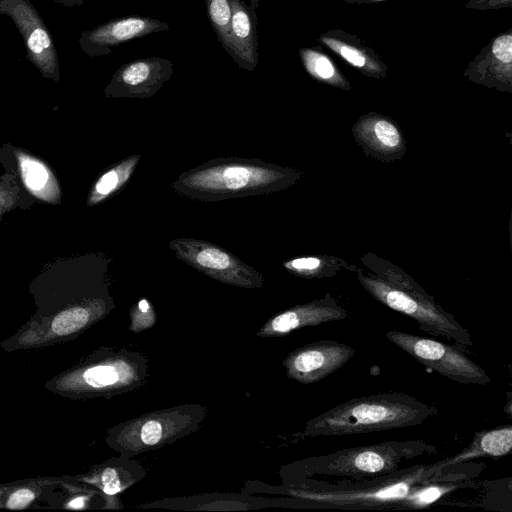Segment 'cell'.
Segmentation results:
<instances>
[{
	"instance_id": "6da1fadb",
	"label": "cell",
	"mask_w": 512,
	"mask_h": 512,
	"mask_svg": "<svg viewBox=\"0 0 512 512\" xmlns=\"http://www.w3.org/2000/svg\"><path fill=\"white\" fill-rule=\"evenodd\" d=\"M302 171L260 159L221 157L182 172L171 184L178 195L201 202L271 194L288 189Z\"/></svg>"
},
{
	"instance_id": "7a4b0ae2",
	"label": "cell",
	"mask_w": 512,
	"mask_h": 512,
	"mask_svg": "<svg viewBox=\"0 0 512 512\" xmlns=\"http://www.w3.org/2000/svg\"><path fill=\"white\" fill-rule=\"evenodd\" d=\"M434 463L398 469L388 475L364 480H309L288 489V494L319 508L401 509V500L417 484L449 479Z\"/></svg>"
},
{
	"instance_id": "3957f363",
	"label": "cell",
	"mask_w": 512,
	"mask_h": 512,
	"mask_svg": "<svg viewBox=\"0 0 512 512\" xmlns=\"http://www.w3.org/2000/svg\"><path fill=\"white\" fill-rule=\"evenodd\" d=\"M438 409L401 393L352 398L310 419L306 436H339L379 432L422 424Z\"/></svg>"
},
{
	"instance_id": "277c9868",
	"label": "cell",
	"mask_w": 512,
	"mask_h": 512,
	"mask_svg": "<svg viewBox=\"0 0 512 512\" xmlns=\"http://www.w3.org/2000/svg\"><path fill=\"white\" fill-rule=\"evenodd\" d=\"M436 453V446L423 440H390L311 457L301 467L304 478L324 476L356 481L388 475L397 471L403 461Z\"/></svg>"
},
{
	"instance_id": "5b68a950",
	"label": "cell",
	"mask_w": 512,
	"mask_h": 512,
	"mask_svg": "<svg viewBox=\"0 0 512 512\" xmlns=\"http://www.w3.org/2000/svg\"><path fill=\"white\" fill-rule=\"evenodd\" d=\"M205 408L184 405L142 415L114 428L110 440L114 449L127 456L160 448L197 429Z\"/></svg>"
},
{
	"instance_id": "8992f818",
	"label": "cell",
	"mask_w": 512,
	"mask_h": 512,
	"mask_svg": "<svg viewBox=\"0 0 512 512\" xmlns=\"http://www.w3.org/2000/svg\"><path fill=\"white\" fill-rule=\"evenodd\" d=\"M355 274L362 287L375 300L412 318L421 330L434 336L452 339L465 347L473 345L468 330L437 304L434 298L428 299L402 290L373 273L365 274L360 268H357Z\"/></svg>"
},
{
	"instance_id": "52a82bcc",
	"label": "cell",
	"mask_w": 512,
	"mask_h": 512,
	"mask_svg": "<svg viewBox=\"0 0 512 512\" xmlns=\"http://www.w3.org/2000/svg\"><path fill=\"white\" fill-rule=\"evenodd\" d=\"M387 339L420 364L461 384L487 385L485 370L472 361L461 344H446L431 338L402 331L386 332Z\"/></svg>"
},
{
	"instance_id": "ba28073f",
	"label": "cell",
	"mask_w": 512,
	"mask_h": 512,
	"mask_svg": "<svg viewBox=\"0 0 512 512\" xmlns=\"http://www.w3.org/2000/svg\"><path fill=\"white\" fill-rule=\"evenodd\" d=\"M176 257L221 283L248 289L262 288L263 275L223 247L190 237L169 242Z\"/></svg>"
},
{
	"instance_id": "9c48e42d",
	"label": "cell",
	"mask_w": 512,
	"mask_h": 512,
	"mask_svg": "<svg viewBox=\"0 0 512 512\" xmlns=\"http://www.w3.org/2000/svg\"><path fill=\"white\" fill-rule=\"evenodd\" d=\"M147 374L146 360L132 352H119L75 372L68 386L89 393H117L139 386Z\"/></svg>"
},
{
	"instance_id": "30bf717a",
	"label": "cell",
	"mask_w": 512,
	"mask_h": 512,
	"mask_svg": "<svg viewBox=\"0 0 512 512\" xmlns=\"http://www.w3.org/2000/svg\"><path fill=\"white\" fill-rule=\"evenodd\" d=\"M8 16L24 41L26 57L45 78L59 80L56 45L43 18L29 0H0V16Z\"/></svg>"
},
{
	"instance_id": "8fae6325",
	"label": "cell",
	"mask_w": 512,
	"mask_h": 512,
	"mask_svg": "<svg viewBox=\"0 0 512 512\" xmlns=\"http://www.w3.org/2000/svg\"><path fill=\"white\" fill-rule=\"evenodd\" d=\"M354 354V348L347 344L319 340L290 352L283 365L289 379L314 384L342 368Z\"/></svg>"
},
{
	"instance_id": "7c38bea8",
	"label": "cell",
	"mask_w": 512,
	"mask_h": 512,
	"mask_svg": "<svg viewBox=\"0 0 512 512\" xmlns=\"http://www.w3.org/2000/svg\"><path fill=\"white\" fill-rule=\"evenodd\" d=\"M173 74L172 61L145 57L121 65L105 88L109 97L146 99L152 97Z\"/></svg>"
},
{
	"instance_id": "4fadbf2b",
	"label": "cell",
	"mask_w": 512,
	"mask_h": 512,
	"mask_svg": "<svg viewBox=\"0 0 512 512\" xmlns=\"http://www.w3.org/2000/svg\"><path fill=\"white\" fill-rule=\"evenodd\" d=\"M169 30V25L159 19L130 15L111 19L91 30L83 31L79 37V46L91 58L106 56L111 54L112 48L120 44Z\"/></svg>"
},
{
	"instance_id": "5bb4252c",
	"label": "cell",
	"mask_w": 512,
	"mask_h": 512,
	"mask_svg": "<svg viewBox=\"0 0 512 512\" xmlns=\"http://www.w3.org/2000/svg\"><path fill=\"white\" fill-rule=\"evenodd\" d=\"M468 81L512 93V29L494 36L463 69Z\"/></svg>"
},
{
	"instance_id": "9a60e30c",
	"label": "cell",
	"mask_w": 512,
	"mask_h": 512,
	"mask_svg": "<svg viewBox=\"0 0 512 512\" xmlns=\"http://www.w3.org/2000/svg\"><path fill=\"white\" fill-rule=\"evenodd\" d=\"M352 136L366 156L383 163L401 159L407 150L398 124L381 113L372 111L360 116L352 127Z\"/></svg>"
},
{
	"instance_id": "2e32d148",
	"label": "cell",
	"mask_w": 512,
	"mask_h": 512,
	"mask_svg": "<svg viewBox=\"0 0 512 512\" xmlns=\"http://www.w3.org/2000/svg\"><path fill=\"white\" fill-rule=\"evenodd\" d=\"M348 312L330 293L323 298L295 305L270 318L257 332L259 337H282L292 331L343 320Z\"/></svg>"
},
{
	"instance_id": "e0dca14e",
	"label": "cell",
	"mask_w": 512,
	"mask_h": 512,
	"mask_svg": "<svg viewBox=\"0 0 512 512\" xmlns=\"http://www.w3.org/2000/svg\"><path fill=\"white\" fill-rule=\"evenodd\" d=\"M316 41L356 68L362 75L378 80L387 77L388 66L361 38L341 29H329Z\"/></svg>"
},
{
	"instance_id": "ac0fdd59",
	"label": "cell",
	"mask_w": 512,
	"mask_h": 512,
	"mask_svg": "<svg viewBox=\"0 0 512 512\" xmlns=\"http://www.w3.org/2000/svg\"><path fill=\"white\" fill-rule=\"evenodd\" d=\"M258 0L247 5L243 0H230V43L228 54L238 66L252 72L259 63L257 16Z\"/></svg>"
},
{
	"instance_id": "d6986e66",
	"label": "cell",
	"mask_w": 512,
	"mask_h": 512,
	"mask_svg": "<svg viewBox=\"0 0 512 512\" xmlns=\"http://www.w3.org/2000/svg\"><path fill=\"white\" fill-rule=\"evenodd\" d=\"M512 449V425L476 431L471 443L455 455L434 463L440 469L480 457L494 460L510 453Z\"/></svg>"
},
{
	"instance_id": "ffe728a7",
	"label": "cell",
	"mask_w": 512,
	"mask_h": 512,
	"mask_svg": "<svg viewBox=\"0 0 512 512\" xmlns=\"http://www.w3.org/2000/svg\"><path fill=\"white\" fill-rule=\"evenodd\" d=\"M283 267L289 273L305 279L331 278L341 270L355 273L358 268L345 259L323 254L292 258L283 262Z\"/></svg>"
},
{
	"instance_id": "44dd1931",
	"label": "cell",
	"mask_w": 512,
	"mask_h": 512,
	"mask_svg": "<svg viewBox=\"0 0 512 512\" xmlns=\"http://www.w3.org/2000/svg\"><path fill=\"white\" fill-rule=\"evenodd\" d=\"M299 57L306 72L317 82L346 91L352 89L345 75L321 49L301 48Z\"/></svg>"
},
{
	"instance_id": "7402d4cb",
	"label": "cell",
	"mask_w": 512,
	"mask_h": 512,
	"mask_svg": "<svg viewBox=\"0 0 512 512\" xmlns=\"http://www.w3.org/2000/svg\"><path fill=\"white\" fill-rule=\"evenodd\" d=\"M360 260L362 264L371 271V273L392 285L420 297L428 299L434 298L432 295L428 294L410 275L391 261L381 258L372 252L365 253Z\"/></svg>"
},
{
	"instance_id": "603a6c76",
	"label": "cell",
	"mask_w": 512,
	"mask_h": 512,
	"mask_svg": "<svg viewBox=\"0 0 512 512\" xmlns=\"http://www.w3.org/2000/svg\"><path fill=\"white\" fill-rule=\"evenodd\" d=\"M460 479L430 480L415 485L401 500V509L426 508L438 501L447 493H450L468 483L460 482Z\"/></svg>"
},
{
	"instance_id": "cb8c5ba5",
	"label": "cell",
	"mask_w": 512,
	"mask_h": 512,
	"mask_svg": "<svg viewBox=\"0 0 512 512\" xmlns=\"http://www.w3.org/2000/svg\"><path fill=\"white\" fill-rule=\"evenodd\" d=\"M141 155H130L121 160L97 180L91 198V203H97L120 190L133 175Z\"/></svg>"
},
{
	"instance_id": "d4e9b609",
	"label": "cell",
	"mask_w": 512,
	"mask_h": 512,
	"mask_svg": "<svg viewBox=\"0 0 512 512\" xmlns=\"http://www.w3.org/2000/svg\"><path fill=\"white\" fill-rule=\"evenodd\" d=\"M206 12L218 41L228 53L230 43V0H204Z\"/></svg>"
},
{
	"instance_id": "484cf974",
	"label": "cell",
	"mask_w": 512,
	"mask_h": 512,
	"mask_svg": "<svg viewBox=\"0 0 512 512\" xmlns=\"http://www.w3.org/2000/svg\"><path fill=\"white\" fill-rule=\"evenodd\" d=\"M93 319L94 314L90 309L73 307L56 315L50 328L55 335L66 336L85 328Z\"/></svg>"
},
{
	"instance_id": "4316f807",
	"label": "cell",
	"mask_w": 512,
	"mask_h": 512,
	"mask_svg": "<svg viewBox=\"0 0 512 512\" xmlns=\"http://www.w3.org/2000/svg\"><path fill=\"white\" fill-rule=\"evenodd\" d=\"M95 482L105 494L110 496L118 494L133 483L132 477H124L123 469L116 466L103 468Z\"/></svg>"
},
{
	"instance_id": "83f0119b",
	"label": "cell",
	"mask_w": 512,
	"mask_h": 512,
	"mask_svg": "<svg viewBox=\"0 0 512 512\" xmlns=\"http://www.w3.org/2000/svg\"><path fill=\"white\" fill-rule=\"evenodd\" d=\"M20 166L25 184L30 189L40 190L46 185L48 171L41 163L27 157H21Z\"/></svg>"
},
{
	"instance_id": "f1b7e54d",
	"label": "cell",
	"mask_w": 512,
	"mask_h": 512,
	"mask_svg": "<svg viewBox=\"0 0 512 512\" xmlns=\"http://www.w3.org/2000/svg\"><path fill=\"white\" fill-rule=\"evenodd\" d=\"M156 321L155 312L146 299H141L131 309V326L134 332H139L151 327Z\"/></svg>"
},
{
	"instance_id": "f546056e",
	"label": "cell",
	"mask_w": 512,
	"mask_h": 512,
	"mask_svg": "<svg viewBox=\"0 0 512 512\" xmlns=\"http://www.w3.org/2000/svg\"><path fill=\"white\" fill-rule=\"evenodd\" d=\"M35 498V493L29 488H19L13 491L5 501V506L11 509H22Z\"/></svg>"
},
{
	"instance_id": "4dcf8cb0",
	"label": "cell",
	"mask_w": 512,
	"mask_h": 512,
	"mask_svg": "<svg viewBox=\"0 0 512 512\" xmlns=\"http://www.w3.org/2000/svg\"><path fill=\"white\" fill-rule=\"evenodd\" d=\"M512 7V0H467L464 4L465 9L473 10H496L508 9Z\"/></svg>"
},
{
	"instance_id": "1f68e13d",
	"label": "cell",
	"mask_w": 512,
	"mask_h": 512,
	"mask_svg": "<svg viewBox=\"0 0 512 512\" xmlns=\"http://www.w3.org/2000/svg\"><path fill=\"white\" fill-rule=\"evenodd\" d=\"M85 506V499L83 497H76L69 502L68 507L73 509H81Z\"/></svg>"
},
{
	"instance_id": "d6a6232c",
	"label": "cell",
	"mask_w": 512,
	"mask_h": 512,
	"mask_svg": "<svg viewBox=\"0 0 512 512\" xmlns=\"http://www.w3.org/2000/svg\"><path fill=\"white\" fill-rule=\"evenodd\" d=\"M56 3L63 4L67 7L81 6L84 3V0H53Z\"/></svg>"
},
{
	"instance_id": "836d02e7",
	"label": "cell",
	"mask_w": 512,
	"mask_h": 512,
	"mask_svg": "<svg viewBox=\"0 0 512 512\" xmlns=\"http://www.w3.org/2000/svg\"><path fill=\"white\" fill-rule=\"evenodd\" d=\"M347 3L351 4H372V3H379L387 0H343Z\"/></svg>"
}]
</instances>
